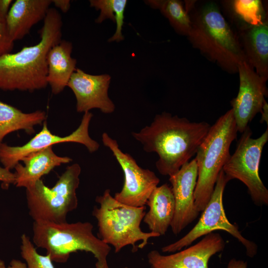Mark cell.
Segmentation results:
<instances>
[{"instance_id":"obj_25","label":"cell","mask_w":268,"mask_h":268,"mask_svg":"<svg viewBox=\"0 0 268 268\" xmlns=\"http://www.w3.org/2000/svg\"><path fill=\"white\" fill-rule=\"evenodd\" d=\"M21 242V255L26 262L27 268H55L50 255L39 254L27 235L22 234Z\"/></svg>"},{"instance_id":"obj_19","label":"cell","mask_w":268,"mask_h":268,"mask_svg":"<svg viewBox=\"0 0 268 268\" xmlns=\"http://www.w3.org/2000/svg\"><path fill=\"white\" fill-rule=\"evenodd\" d=\"M72 50L71 42L61 40L47 53V81L54 94H59L67 86L76 68V60L71 56Z\"/></svg>"},{"instance_id":"obj_13","label":"cell","mask_w":268,"mask_h":268,"mask_svg":"<svg viewBox=\"0 0 268 268\" xmlns=\"http://www.w3.org/2000/svg\"><path fill=\"white\" fill-rule=\"evenodd\" d=\"M204 236L196 244L174 254L163 255L157 250L151 251L147 255L150 268H208L210 258L222 251L225 243L218 233Z\"/></svg>"},{"instance_id":"obj_30","label":"cell","mask_w":268,"mask_h":268,"mask_svg":"<svg viewBox=\"0 0 268 268\" xmlns=\"http://www.w3.org/2000/svg\"><path fill=\"white\" fill-rule=\"evenodd\" d=\"M13 0H0V15L6 17Z\"/></svg>"},{"instance_id":"obj_27","label":"cell","mask_w":268,"mask_h":268,"mask_svg":"<svg viewBox=\"0 0 268 268\" xmlns=\"http://www.w3.org/2000/svg\"><path fill=\"white\" fill-rule=\"evenodd\" d=\"M15 181L14 173L0 166V182L2 183L5 188H8L10 184H14Z\"/></svg>"},{"instance_id":"obj_29","label":"cell","mask_w":268,"mask_h":268,"mask_svg":"<svg viewBox=\"0 0 268 268\" xmlns=\"http://www.w3.org/2000/svg\"><path fill=\"white\" fill-rule=\"evenodd\" d=\"M0 268H27V265L20 260H12L10 264L6 267L4 262L0 260Z\"/></svg>"},{"instance_id":"obj_6","label":"cell","mask_w":268,"mask_h":268,"mask_svg":"<svg viewBox=\"0 0 268 268\" xmlns=\"http://www.w3.org/2000/svg\"><path fill=\"white\" fill-rule=\"evenodd\" d=\"M237 128L232 109L211 126L199 146L196 158L198 178L194 191L195 204L202 212L208 202L218 176L229 159L230 147L237 137Z\"/></svg>"},{"instance_id":"obj_15","label":"cell","mask_w":268,"mask_h":268,"mask_svg":"<svg viewBox=\"0 0 268 268\" xmlns=\"http://www.w3.org/2000/svg\"><path fill=\"white\" fill-rule=\"evenodd\" d=\"M111 79L108 74L93 75L76 68L67 86L75 95L77 112L84 113L98 109L104 114L114 112L115 105L108 96Z\"/></svg>"},{"instance_id":"obj_7","label":"cell","mask_w":268,"mask_h":268,"mask_svg":"<svg viewBox=\"0 0 268 268\" xmlns=\"http://www.w3.org/2000/svg\"><path fill=\"white\" fill-rule=\"evenodd\" d=\"M81 167L77 163L67 166L55 185L49 188L40 179L26 189L29 214L36 222L63 223L68 213L78 206L76 190Z\"/></svg>"},{"instance_id":"obj_11","label":"cell","mask_w":268,"mask_h":268,"mask_svg":"<svg viewBox=\"0 0 268 268\" xmlns=\"http://www.w3.org/2000/svg\"><path fill=\"white\" fill-rule=\"evenodd\" d=\"M93 115L90 112L84 113L78 127L71 134L60 136L53 134L44 121L41 131L26 144L22 146H11L4 143L0 144V162L8 170L14 168L27 155L64 142H76L84 145L90 153L98 150L100 144L91 138L88 128Z\"/></svg>"},{"instance_id":"obj_1","label":"cell","mask_w":268,"mask_h":268,"mask_svg":"<svg viewBox=\"0 0 268 268\" xmlns=\"http://www.w3.org/2000/svg\"><path fill=\"white\" fill-rule=\"evenodd\" d=\"M210 127L206 122H191L164 112L132 135L145 152L157 154L155 166L159 173L170 176L196 155Z\"/></svg>"},{"instance_id":"obj_12","label":"cell","mask_w":268,"mask_h":268,"mask_svg":"<svg viewBox=\"0 0 268 268\" xmlns=\"http://www.w3.org/2000/svg\"><path fill=\"white\" fill-rule=\"evenodd\" d=\"M239 89L231 101L238 132L242 133L258 113H261L268 95L267 81L246 62L238 67Z\"/></svg>"},{"instance_id":"obj_22","label":"cell","mask_w":268,"mask_h":268,"mask_svg":"<svg viewBox=\"0 0 268 268\" xmlns=\"http://www.w3.org/2000/svg\"><path fill=\"white\" fill-rule=\"evenodd\" d=\"M151 7L160 10L178 34L187 36L191 30L189 15L179 0H148L144 1Z\"/></svg>"},{"instance_id":"obj_14","label":"cell","mask_w":268,"mask_h":268,"mask_svg":"<svg viewBox=\"0 0 268 268\" xmlns=\"http://www.w3.org/2000/svg\"><path fill=\"white\" fill-rule=\"evenodd\" d=\"M197 178L198 169L195 158L169 176L175 200V212L170 227L175 235H178L199 214L194 200Z\"/></svg>"},{"instance_id":"obj_16","label":"cell","mask_w":268,"mask_h":268,"mask_svg":"<svg viewBox=\"0 0 268 268\" xmlns=\"http://www.w3.org/2000/svg\"><path fill=\"white\" fill-rule=\"evenodd\" d=\"M246 63L262 78H268L267 17L254 24L239 26L237 32Z\"/></svg>"},{"instance_id":"obj_33","label":"cell","mask_w":268,"mask_h":268,"mask_svg":"<svg viewBox=\"0 0 268 268\" xmlns=\"http://www.w3.org/2000/svg\"><path fill=\"white\" fill-rule=\"evenodd\" d=\"M124 268H128V267H125Z\"/></svg>"},{"instance_id":"obj_23","label":"cell","mask_w":268,"mask_h":268,"mask_svg":"<svg viewBox=\"0 0 268 268\" xmlns=\"http://www.w3.org/2000/svg\"><path fill=\"white\" fill-rule=\"evenodd\" d=\"M90 6L100 13L95 19V22L100 23L106 19H110L116 24V29L114 35L108 40V42H120L124 39L122 34L124 24V12L127 0H90Z\"/></svg>"},{"instance_id":"obj_18","label":"cell","mask_w":268,"mask_h":268,"mask_svg":"<svg viewBox=\"0 0 268 268\" xmlns=\"http://www.w3.org/2000/svg\"><path fill=\"white\" fill-rule=\"evenodd\" d=\"M21 161L23 162L24 165L19 162L14 168L15 170L14 184L17 187L26 189L34 185L43 176L48 174L55 167L68 163L72 161V159L58 156L53 151L52 146H50L31 153Z\"/></svg>"},{"instance_id":"obj_24","label":"cell","mask_w":268,"mask_h":268,"mask_svg":"<svg viewBox=\"0 0 268 268\" xmlns=\"http://www.w3.org/2000/svg\"><path fill=\"white\" fill-rule=\"evenodd\" d=\"M233 13L239 26L254 24L267 18V14L260 0L230 1Z\"/></svg>"},{"instance_id":"obj_2","label":"cell","mask_w":268,"mask_h":268,"mask_svg":"<svg viewBox=\"0 0 268 268\" xmlns=\"http://www.w3.org/2000/svg\"><path fill=\"white\" fill-rule=\"evenodd\" d=\"M191 28L187 36L193 47L209 61L230 74L238 72L246 62L237 32L231 28L213 1H187Z\"/></svg>"},{"instance_id":"obj_21","label":"cell","mask_w":268,"mask_h":268,"mask_svg":"<svg viewBox=\"0 0 268 268\" xmlns=\"http://www.w3.org/2000/svg\"><path fill=\"white\" fill-rule=\"evenodd\" d=\"M46 118V113L37 110L25 113L0 100V144L8 134L23 130L29 134L34 132V127L41 125Z\"/></svg>"},{"instance_id":"obj_3","label":"cell","mask_w":268,"mask_h":268,"mask_svg":"<svg viewBox=\"0 0 268 268\" xmlns=\"http://www.w3.org/2000/svg\"><path fill=\"white\" fill-rule=\"evenodd\" d=\"M62 26L59 11L50 8L37 44L0 57V89L31 92L48 85L47 55L62 40Z\"/></svg>"},{"instance_id":"obj_28","label":"cell","mask_w":268,"mask_h":268,"mask_svg":"<svg viewBox=\"0 0 268 268\" xmlns=\"http://www.w3.org/2000/svg\"><path fill=\"white\" fill-rule=\"evenodd\" d=\"M52 3L64 13L67 12L70 7V1L69 0H53Z\"/></svg>"},{"instance_id":"obj_5","label":"cell","mask_w":268,"mask_h":268,"mask_svg":"<svg viewBox=\"0 0 268 268\" xmlns=\"http://www.w3.org/2000/svg\"><path fill=\"white\" fill-rule=\"evenodd\" d=\"M92 215L97 221L99 238L111 245L115 253L124 247L132 246V251L145 247L151 238L160 236L153 232H144L140 225L145 214V206L134 207L117 201L109 189L95 200Z\"/></svg>"},{"instance_id":"obj_4","label":"cell","mask_w":268,"mask_h":268,"mask_svg":"<svg viewBox=\"0 0 268 268\" xmlns=\"http://www.w3.org/2000/svg\"><path fill=\"white\" fill-rule=\"evenodd\" d=\"M93 228L89 222L34 221L32 240L37 247L46 250L52 261L66 263L71 253L85 251L96 258V268H109L107 259L111 248L93 234Z\"/></svg>"},{"instance_id":"obj_17","label":"cell","mask_w":268,"mask_h":268,"mask_svg":"<svg viewBox=\"0 0 268 268\" xmlns=\"http://www.w3.org/2000/svg\"><path fill=\"white\" fill-rule=\"evenodd\" d=\"M52 4L51 0H16L5 17L9 34L15 41L22 39L32 27L45 18Z\"/></svg>"},{"instance_id":"obj_31","label":"cell","mask_w":268,"mask_h":268,"mask_svg":"<svg viewBox=\"0 0 268 268\" xmlns=\"http://www.w3.org/2000/svg\"><path fill=\"white\" fill-rule=\"evenodd\" d=\"M247 262L243 260H236L235 258L231 259L227 265V268H247Z\"/></svg>"},{"instance_id":"obj_26","label":"cell","mask_w":268,"mask_h":268,"mask_svg":"<svg viewBox=\"0 0 268 268\" xmlns=\"http://www.w3.org/2000/svg\"><path fill=\"white\" fill-rule=\"evenodd\" d=\"M14 42L8 32L5 17L0 15V57L11 53Z\"/></svg>"},{"instance_id":"obj_32","label":"cell","mask_w":268,"mask_h":268,"mask_svg":"<svg viewBox=\"0 0 268 268\" xmlns=\"http://www.w3.org/2000/svg\"><path fill=\"white\" fill-rule=\"evenodd\" d=\"M261 113L262 119L260 122L261 123H263L264 121L267 122L268 125V104L266 101L264 105Z\"/></svg>"},{"instance_id":"obj_9","label":"cell","mask_w":268,"mask_h":268,"mask_svg":"<svg viewBox=\"0 0 268 268\" xmlns=\"http://www.w3.org/2000/svg\"><path fill=\"white\" fill-rule=\"evenodd\" d=\"M229 181L221 170L211 198L202 211L198 223L179 240L162 247V252L174 253L180 251L190 246L199 238L216 230H223L231 234L244 246L248 257L253 258L257 254V244L243 237L237 225L230 223L226 216L223 204V195L226 184Z\"/></svg>"},{"instance_id":"obj_20","label":"cell","mask_w":268,"mask_h":268,"mask_svg":"<svg viewBox=\"0 0 268 268\" xmlns=\"http://www.w3.org/2000/svg\"><path fill=\"white\" fill-rule=\"evenodd\" d=\"M149 207L143 218L150 232L165 235L170 227L175 212V200L171 187L164 184L155 188L149 197Z\"/></svg>"},{"instance_id":"obj_8","label":"cell","mask_w":268,"mask_h":268,"mask_svg":"<svg viewBox=\"0 0 268 268\" xmlns=\"http://www.w3.org/2000/svg\"><path fill=\"white\" fill-rule=\"evenodd\" d=\"M252 134L248 126L222 170L230 180L237 179L247 187L256 205H268V190L260 177L259 166L263 147L268 140V128L257 138H252Z\"/></svg>"},{"instance_id":"obj_10","label":"cell","mask_w":268,"mask_h":268,"mask_svg":"<svg viewBox=\"0 0 268 268\" xmlns=\"http://www.w3.org/2000/svg\"><path fill=\"white\" fill-rule=\"evenodd\" d=\"M102 141L104 145L112 151L124 174L123 188L114 198L130 206H144L150 194L158 186L159 179L152 171L140 167L130 154L123 152L117 140L107 133H103Z\"/></svg>"}]
</instances>
